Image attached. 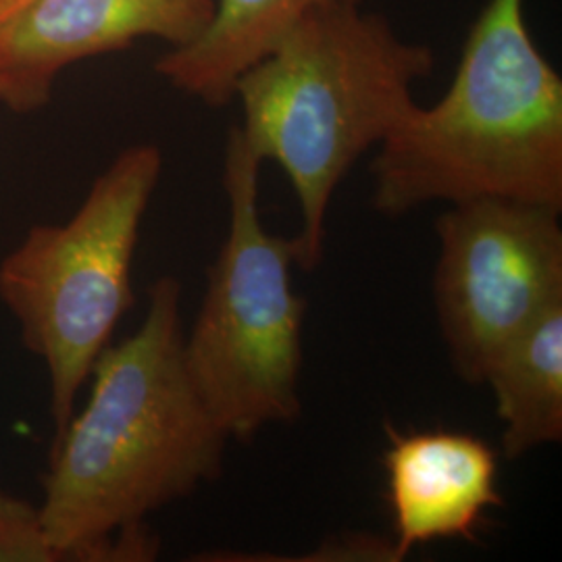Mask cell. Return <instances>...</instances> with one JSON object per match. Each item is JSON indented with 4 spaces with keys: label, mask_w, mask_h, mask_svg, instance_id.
I'll return each instance as SVG.
<instances>
[{
    "label": "cell",
    "mask_w": 562,
    "mask_h": 562,
    "mask_svg": "<svg viewBox=\"0 0 562 562\" xmlns=\"http://www.w3.org/2000/svg\"><path fill=\"white\" fill-rule=\"evenodd\" d=\"M18 0H0V15H4Z\"/></svg>",
    "instance_id": "cell-12"
},
{
    "label": "cell",
    "mask_w": 562,
    "mask_h": 562,
    "mask_svg": "<svg viewBox=\"0 0 562 562\" xmlns=\"http://www.w3.org/2000/svg\"><path fill=\"white\" fill-rule=\"evenodd\" d=\"M373 206L390 217L431 202H527L562 211V78L543 57L525 0H487L457 74L378 146Z\"/></svg>",
    "instance_id": "cell-2"
},
{
    "label": "cell",
    "mask_w": 562,
    "mask_h": 562,
    "mask_svg": "<svg viewBox=\"0 0 562 562\" xmlns=\"http://www.w3.org/2000/svg\"><path fill=\"white\" fill-rule=\"evenodd\" d=\"M561 213L527 202L450 204L436 222L434 301L454 373L482 385L492 359L562 302Z\"/></svg>",
    "instance_id": "cell-6"
},
{
    "label": "cell",
    "mask_w": 562,
    "mask_h": 562,
    "mask_svg": "<svg viewBox=\"0 0 562 562\" xmlns=\"http://www.w3.org/2000/svg\"><path fill=\"white\" fill-rule=\"evenodd\" d=\"M161 169L153 144L123 150L69 222L30 227L0 262V301L20 323L23 346L46 364L53 440L134 306L132 265Z\"/></svg>",
    "instance_id": "cell-5"
},
{
    "label": "cell",
    "mask_w": 562,
    "mask_h": 562,
    "mask_svg": "<svg viewBox=\"0 0 562 562\" xmlns=\"http://www.w3.org/2000/svg\"><path fill=\"white\" fill-rule=\"evenodd\" d=\"M180 302L176 278L150 285L140 327L102 350L53 440L41 513L63 561H134L123 533L222 473L229 438L188 373Z\"/></svg>",
    "instance_id": "cell-1"
},
{
    "label": "cell",
    "mask_w": 562,
    "mask_h": 562,
    "mask_svg": "<svg viewBox=\"0 0 562 562\" xmlns=\"http://www.w3.org/2000/svg\"><path fill=\"white\" fill-rule=\"evenodd\" d=\"M483 383L492 387L503 422L506 459L562 440V302L525 327L492 359Z\"/></svg>",
    "instance_id": "cell-10"
},
{
    "label": "cell",
    "mask_w": 562,
    "mask_h": 562,
    "mask_svg": "<svg viewBox=\"0 0 562 562\" xmlns=\"http://www.w3.org/2000/svg\"><path fill=\"white\" fill-rule=\"evenodd\" d=\"M42 521L41 506L0 492V562H60Z\"/></svg>",
    "instance_id": "cell-11"
},
{
    "label": "cell",
    "mask_w": 562,
    "mask_h": 562,
    "mask_svg": "<svg viewBox=\"0 0 562 562\" xmlns=\"http://www.w3.org/2000/svg\"><path fill=\"white\" fill-rule=\"evenodd\" d=\"M434 67L429 44L404 41L361 2H341L304 18L236 81L244 140L280 165L296 194L304 271L323 261L334 192L415 104L413 86Z\"/></svg>",
    "instance_id": "cell-3"
},
{
    "label": "cell",
    "mask_w": 562,
    "mask_h": 562,
    "mask_svg": "<svg viewBox=\"0 0 562 562\" xmlns=\"http://www.w3.org/2000/svg\"><path fill=\"white\" fill-rule=\"evenodd\" d=\"M262 161L240 127L227 136L223 188L227 238L213 267L201 311L183 336L192 382L229 440L301 417L299 378L306 302L294 292L296 238L265 229L259 209Z\"/></svg>",
    "instance_id": "cell-4"
},
{
    "label": "cell",
    "mask_w": 562,
    "mask_h": 562,
    "mask_svg": "<svg viewBox=\"0 0 562 562\" xmlns=\"http://www.w3.org/2000/svg\"><path fill=\"white\" fill-rule=\"evenodd\" d=\"M362 0H215L201 34L171 48L155 71L183 94L225 106L234 101L241 74L269 55L276 44L311 13Z\"/></svg>",
    "instance_id": "cell-9"
},
{
    "label": "cell",
    "mask_w": 562,
    "mask_h": 562,
    "mask_svg": "<svg viewBox=\"0 0 562 562\" xmlns=\"http://www.w3.org/2000/svg\"><path fill=\"white\" fill-rule=\"evenodd\" d=\"M385 434L394 561L438 540L473 542L487 510L504 504L494 448L461 431L402 434L385 425Z\"/></svg>",
    "instance_id": "cell-8"
},
{
    "label": "cell",
    "mask_w": 562,
    "mask_h": 562,
    "mask_svg": "<svg viewBox=\"0 0 562 562\" xmlns=\"http://www.w3.org/2000/svg\"><path fill=\"white\" fill-rule=\"evenodd\" d=\"M213 11L215 0H18L0 15V104L38 111L65 67L142 38L183 46Z\"/></svg>",
    "instance_id": "cell-7"
}]
</instances>
